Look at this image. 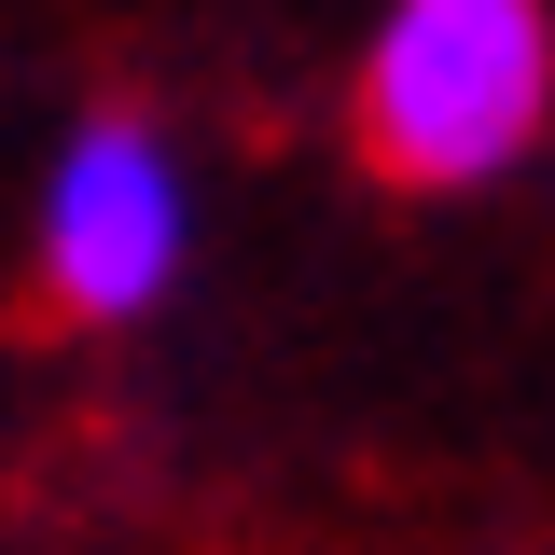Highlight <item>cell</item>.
Here are the masks:
<instances>
[{"label": "cell", "instance_id": "obj_1", "mask_svg": "<svg viewBox=\"0 0 555 555\" xmlns=\"http://www.w3.org/2000/svg\"><path fill=\"white\" fill-rule=\"evenodd\" d=\"M555 139V0H375L347 167L375 195H500Z\"/></svg>", "mask_w": 555, "mask_h": 555}, {"label": "cell", "instance_id": "obj_2", "mask_svg": "<svg viewBox=\"0 0 555 555\" xmlns=\"http://www.w3.org/2000/svg\"><path fill=\"white\" fill-rule=\"evenodd\" d=\"M195 278V153L167 112L98 98L69 112L28 195V292L69 334H139L167 292Z\"/></svg>", "mask_w": 555, "mask_h": 555}]
</instances>
